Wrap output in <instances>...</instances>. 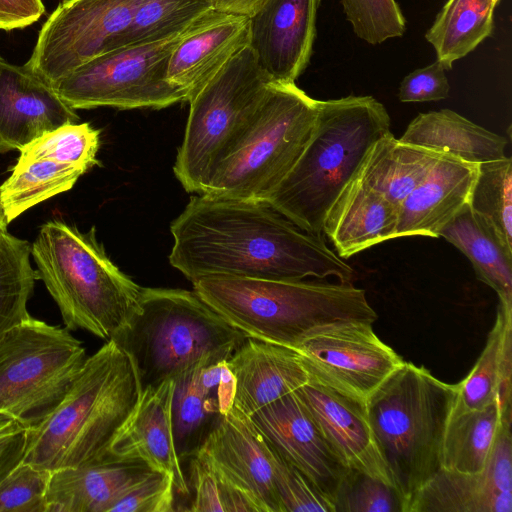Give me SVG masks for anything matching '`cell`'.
<instances>
[{
  "mask_svg": "<svg viewBox=\"0 0 512 512\" xmlns=\"http://www.w3.org/2000/svg\"><path fill=\"white\" fill-rule=\"evenodd\" d=\"M390 125L372 96L318 100L311 138L267 202L302 230L322 234L328 210Z\"/></svg>",
  "mask_w": 512,
  "mask_h": 512,
  "instance_id": "277c9868",
  "label": "cell"
},
{
  "mask_svg": "<svg viewBox=\"0 0 512 512\" xmlns=\"http://www.w3.org/2000/svg\"><path fill=\"white\" fill-rule=\"evenodd\" d=\"M214 9L226 13L246 15L254 14L266 0H210Z\"/></svg>",
  "mask_w": 512,
  "mask_h": 512,
  "instance_id": "c3c4849f",
  "label": "cell"
},
{
  "mask_svg": "<svg viewBox=\"0 0 512 512\" xmlns=\"http://www.w3.org/2000/svg\"><path fill=\"white\" fill-rule=\"evenodd\" d=\"M193 290L248 338L295 349L327 326L378 316L362 288L319 280H265L209 276Z\"/></svg>",
  "mask_w": 512,
  "mask_h": 512,
  "instance_id": "3957f363",
  "label": "cell"
},
{
  "mask_svg": "<svg viewBox=\"0 0 512 512\" xmlns=\"http://www.w3.org/2000/svg\"><path fill=\"white\" fill-rule=\"evenodd\" d=\"M347 20L360 39L379 44L400 37L406 22L395 0H341Z\"/></svg>",
  "mask_w": 512,
  "mask_h": 512,
  "instance_id": "f35d334b",
  "label": "cell"
},
{
  "mask_svg": "<svg viewBox=\"0 0 512 512\" xmlns=\"http://www.w3.org/2000/svg\"><path fill=\"white\" fill-rule=\"evenodd\" d=\"M143 0H66L43 24L26 66L54 85L111 51Z\"/></svg>",
  "mask_w": 512,
  "mask_h": 512,
  "instance_id": "7c38bea8",
  "label": "cell"
},
{
  "mask_svg": "<svg viewBox=\"0 0 512 512\" xmlns=\"http://www.w3.org/2000/svg\"><path fill=\"white\" fill-rule=\"evenodd\" d=\"M201 363L175 378L172 423L175 446L181 462L194 456L223 416L218 404L202 388L198 378Z\"/></svg>",
  "mask_w": 512,
  "mask_h": 512,
  "instance_id": "d6a6232c",
  "label": "cell"
},
{
  "mask_svg": "<svg viewBox=\"0 0 512 512\" xmlns=\"http://www.w3.org/2000/svg\"><path fill=\"white\" fill-rule=\"evenodd\" d=\"M142 391L132 357L114 340L88 356L52 412L27 429L22 461L53 472L100 461Z\"/></svg>",
  "mask_w": 512,
  "mask_h": 512,
  "instance_id": "7a4b0ae2",
  "label": "cell"
},
{
  "mask_svg": "<svg viewBox=\"0 0 512 512\" xmlns=\"http://www.w3.org/2000/svg\"><path fill=\"white\" fill-rule=\"evenodd\" d=\"M175 490L172 474L153 470L118 499L110 512H171Z\"/></svg>",
  "mask_w": 512,
  "mask_h": 512,
  "instance_id": "7bdbcfd3",
  "label": "cell"
},
{
  "mask_svg": "<svg viewBox=\"0 0 512 512\" xmlns=\"http://www.w3.org/2000/svg\"><path fill=\"white\" fill-rule=\"evenodd\" d=\"M87 169L40 159L18 163L0 186V200L8 224L31 207L70 190Z\"/></svg>",
  "mask_w": 512,
  "mask_h": 512,
  "instance_id": "1f68e13d",
  "label": "cell"
},
{
  "mask_svg": "<svg viewBox=\"0 0 512 512\" xmlns=\"http://www.w3.org/2000/svg\"><path fill=\"white\" fill-rule=\"evenodd\" d=\"M399 139L478 165L506 157L505 137L450 109L418 114Z\"/></svg>",
  "mask_w": 512,
  "mask_h": 512,
  "instance_id": "484cf974",
  "label": "cell"
},
{
  "mask_svg": "<svg viewBox=\"0 0 512 512\" xmlns=\"http://www.w3.org/2000/svg\"><path fill=\"white\" fill-rule=\"evenodd\" d=\"M11 421H13L12 418L8 417V416H5V415H0V429L5 427L7 424H9Z\"/></svg>",
  "mask_w": 512,
  "mask_h": 512,
  "instance_id": "f907efd6",
  "label": "cell"
},
{
  "mask_svg": "<svg viewBox=\"0 0 512 512\" xmlns=\"http://www.w3.org/2000/svg\"><path fill=\"white\" fill-rule=\"evenodd\" d=\"M227 364L235 379L234 407L248 416L310 380L295 350L254 338H247Z\"/></svg>",
  "mask_w": 512,
  "mask_h": 512,
  "instance_id": "603a6c76",
  "label": "cell"
},
{
  "mask_svg": "<svg viewBox=\"0 0 512 512\" xmlns=\"http://www.w3.org/2000/svg\"><path fill=\"white\" fill-rule=\"evenodd\" d=\"M247 338L194 290L142 287L136 313L113 340L134 360L144 388L228 360Z\"/></svg>",
  "mask_w": 512,
  "mask_h": 512,
  "instance_id": "8992f818",
  "label": "cell"
},
{
  "mask_svg": "<svg viewBox=\"0 0 512 512\" xmlns=\"http://www.w3.org/2000/svg\"><path fill=\"white\" fill-rule=\"evenodd\" d=\"M500 0H447L425 34L445 70L491 36Z\"/></svg>",
  "mask_w": 512,
  "mask_h": 512,
  "instance_id": "4dcf8cb0",
  "label": "cell"
},
{
  "mask_svg": "<svg viewBox=\"0 0 512 512\" xmlns=\"http://www.w3.org/2000/svg\"><path fill=\"white\" fill-rule=\"evenodd\" d=\"M69 329L31 315L0 339V415L31 429L66 394L86 358Z\"/></svg>",
  "mask_w": 512,
  "mask_h": 512,
  "instance_id": "30bf717a",
  "label": "cell"
},
{
  "mask_svg": "<svg viewBox=\"0 0 512 512\" xmlns=\"http://www.w3.org/2000/svg\"><path fill=\"white\" fill-rule=\"evenodd\" d=\"M31 255L67 329L108 341L127 327L142 287L109 259L94 227L81 232L64 221H48L40 227Z\"/></svg>",
  "mask_w": 512,
  "mask_h": 512,
  "instance_id": "5b68a950",
  "label": "cell"
},
{
  "mask_svg": "<svg viewBox=\"0 0 512 512\" xmlns=\"http://www.w3.org/2000/svg\"><path fill=\"white\" fill-rule=\"evenodd\" d=\"M249 17L212 9L186 31L173 50L168 81L189 101L240 50L249 45Z\"/></svg>",
  "mask_w": 512,
  "mask_h": 512,
  "instance_id": "44dd1931",
  "label": "cell"
},
{
  "mask_svg": "<svg viewBox=\"0 0 512 512\" xmlns=\"http://www.w3.org/2000/svg\"><path fill=\"white\" fill-rule=\"evenodd\" d=\"M198 378L204 391L218 404L222 415L234 407L235 379L227 360L202 365Z\"/></svg>",
  "mask_w": 512,
  "mask_h": 512,
  "instance_id": "f6af8a7d",
  "label": "cell"
},
{
  "mask_svg": "<svg viewBox=\"0 0 512 512\" xmlns=\"http://www.w3.org/2000/svg\"><path fill=\"white\" fill-rule=\"evenodd\" d=\"M8 222L4 213V209L0 200V229H6Z\"/></svg>",
  "mask_w": 512,
  "mask_h": 512,
  "instance_id": "681fc988",
  "label": "cell"
},
{
  "mask_svg": "<svg viewBox=\"0 0 512 512\" xmlns=\"http://www.w3.org/2000/svg\"><path fill=\"white\" fill-rule=\"evenodd\" d=\"M79 122L53 85L0 57V153L21 150L42 134Z\"/></svg>",
  "mask_w": 512,
  "mask_h": 512,
  "instance_id": "ac0fdd59",
  "label": "cell"
},
{
  "mask_svg": "<svg viewBox=\"0 0 512 512\" xmlns=\"http://www.w3.org/2000/svg\"><path fill=\"white\" fill-rule=\"evenodd\" d=\"M151 471L141 460L109 454L97 462L53 471L46 493L47 512H110Z\"/></svg>",
  "mask_w": 512,
  "mask_h": 512,
  "instance_id": "cb8c5ba5",
  "label": "cell"
},
{
  "mask_svg": "<svg viewBox=\"0 0 512 512\" xmlns=\"http://www.w3.org/2000/svg\"><path fill=\"white\" fill-rule=\"evenodd\" d=\"M275 452V484L282 512H335L329 497Z\"/></svg>",
  "mask_w": 512,
  "mask_h": 512,
  "instance_id": "b9f144b4",
  "label": "cell"
},
{
  "mask_svg": "<svg viewBox=\"0 0 512 512\" xmlns=\"http://www.w3.org/2000/svg\"><path fill=\"white\" fill-rule=\"evenodd\" d=\"M271 82L248 45L189 99L173 167L187 192H205L215 170L248 131Z\"/></svg>",
  "mask_w": 512,
  "mask_h": 512,
  "instance_id": "9c48e42d",
  "label": "cell"
},
{
  "mask_svg": "<svg viewBox=\"0 0 512 512\" xmlns=\"http://www.w3.org/2000/svg\"><path fill=\"white\" fill-rule=\"evenodd\" d=\"M212 9L210 0H143L112 50L177 35Z\"/></svg>",
  "mask_w": 512,
  "mask_h": 512,
  "instance_id": "e575fe53",
  "label": "cell"
},
{
  "mask_svg": "<svg viewBox=\"0 0 512 512\" xmlns=\"http://www.w3.org/2000/svg\"><path fill=\"white\" fill-rule=\"evenodd\" d=\"M450 85L445 68L437 60L406 75L399 86L401 102H429L446 99Z\"/></svg>",
  "mask_w": 512,
  "mask_h": 512,
  "instance_id": "ee69618b",
  "label": "cell"
},
{
  "mask_svg": "<svg viewBox=\"0 0 512 512\" xmlns=\"http://www.w3.org/2000/svg\"><path fill=\"white\" fill-rule=\"evenodd\" d=\"M335 512H405L398 491L365 473L350 470L334 499Z\"/></svg>",
  "mask_w": 512,
  "mask_h": 512,
  "instance_id": "ab89813d",
  "label": "cell"
},
{
  "mask_svg": "<svg viewBox=\"0 0 512 512\" xmlns=\"http://www.w3.org/2000/svg\"><path fill=\"white\" fill-rule=\"evenodd\" d=\"M454 397L455 384L405 361L365 402L405 512L411 497L441 468V444Z\"/></svg>",
  "mask_w": 512,
  "mask_h": 512,
  "instance_id": "52a82bcc",
  "label": "cell"
},
{
  "mask_svg": "<svg viewBox=\"0 0 512 512\" xmlns=\"http://www.w3.org/2000/svg\"><path fill=\"white\" fill-rule=\"evenodd\" d=\"M320 0H266L249 17V46L275 82L295 83L309 64Z\"/></svg>",
  "mask_w": 512,
  "mask_h": 512,
  "instance_id": "e0dca14e",
  "label": "cell"
},
{
  "mask_svg": "<svg viewBox=\"0 0 512 512\" xmlns=\"http://www.w3.org/2000/svg\"><path fill=\"white\" fill-rule=\"evenodd\" d=\"M193 512H258L251 499L199 454L189 458L187 480Z\"/></svg>",
  "mask_w": 512,
  "mask_h": 512,
  "instance_id": "74e56055",
  "label": "cell"
},
{
  "mask_svg": "<svg viewBox=\"0 0 512 512\" xmlns=\"http://www.w3.org/2000/svg\"><path fill=\"white\" fill-rule=\"evenodd\" d=\"M27 429L13 420L0 429V481L24 456Z\"/></svg>",
  "mask_w": 512,
  "mask_h": 512,
  "instance_id": "bcb514c9",
  "label": "cell"
},
{
  "mask_svg": "<svg viewBox=\"0 0 512 512\" xmlns=\"http://www.w3.org/2000/svg\"><path fill=\"white\" fill-rule=\"evenodd\" d=\"M51 472L21 461L0 481V512H47Z\"/></svg>",
  "mask_w": 512,
  "mask_h": 512,
  "instance_id": "60d3db41",
  "label": "cell"
},
{
  "mask_svg": "<svg viewBox=\"0 0 512 512\" xmlns=\"http://www.w3.org/2000/svg\"><path fill=\"white\" fill-rule=\"evenodd\" d=\"M170 231V264L191 282L229 276L353 283L356 276L322 234L302 230L266 201L197 194Z\"/></svg>",
  "mask_w": 512,
  "mask_h": 512,
  "instance_id": "6da1fadb",
  "label": "cell"
},
{
  "mask_svg": "<svg viewBox=\"0 0 512 512\" xmlns=\"http://www.w3.org/2000/svg\"><path fill=\"white\" fill-rule=\"evenodd\" d=\"M471 262L477 278L498 295L499 303L512 306V254L466 204L440 231Z\"/></svg>",
  "mask_w": 512,
  "mask_h": 512,
  "instance_id": "f546056e",
  "label": "cell"
},
{
  "mask_svg": "<svg viewBox=\"0 0 512 512\" xmlns=\"http://www.w3.org/2000/svg\"><path fill=\"white\" fill-rule=\"evenodd\" d=\"M196 454L246 494L258 512H282L275 484V449L248 415L233 407Z\"/></svg>",
  "mask_w": 512,
  "mask_h": 512,
  "instance_id": "5bb4252c",
  "label": "cell"
},
{
  "mask_svg": "<svg viewBox=\"0 0 512 512\" xmlns=\"http://www.w3.org/2000/svg\"><path fill=\"white\" fill-rule=\"evenodd\" d=\"M249 417L271 446L334 504L351 469L339 459L297 394L292 392Z\"/></svg>",
  "mask_w": 512,
  "mask_h": 512,
  "instance_id": "9a60e30c",
  "label": "cell"
},
{
  "mask_svg": "<svg viewBox=\"0 0 512 512\" xmlns=\"http://www.w3.org/2000/svg\"><path fill=\"white\" fill-rule=\"evenodd\" d=\"M317 113L318 100L295 83L272 81L248 131L202 194L267 202L304 151Z\"/></svg>",
  "mask_w": 512,
  "mask_h": 512,
  "instance_id": "ba28073f",
  "label": "cell"
},
{
  "mask_svg": "<svg viewBox=\"0 0 512 512\" xmlns=\"http://www.w3.org/2000/svg\"><path fill=\"white\" fill-rule=\"evenodd\" d=\"M512 415L501 424L488 462L479 473L440 468L409 500L406 512H511Z\"/></svg>",
  "mask_w": 512,
  "mask_h": 512,
  "instance_id": "2e32d148",
  "label": "cell"
},
{
  "mask_svg": "<svg viewBox=\"0 0 512 512\" xmlns=\"http://www.w3.org/2000/svg\"><path fill=\"white\" fill-rule=\"evenodd\" d=\"M295 393L346 467L395 488L376 443L365 403L313 380H309Z\"/></svg>",
  "mask_w": 512,
  "mask_h": 512,
  "instance_id": "ffe728a7",
  "label": "cell"
},
{
  "mask_svg": "<svg viewBox=\"0 0 512 512\" xmlns=\"http://www.w3.org/2000/svg\"><path fill=\"white\" fill-rule=\"evenodd\" d=\"M174 389V379L142 388L108 454L119 459H138L154 471L172 474L176 491L187 496V478L176 450L172 423Z\"/></svg>",
  "mask_w": 512,
  "mask_h": 512,
  "instance_id": "d6986e66",
  "label": "cell"
},
{
  "mask_svg": "<svg viewBox=\"0 0 512 512\" xmlns=\"http://www.w3.org/2000/svg\"><path fill=\"white\" fill-rule=\"evenodd\" d=\"M372 323L348 321L320 329L295 349L310 380L365 403L405 362L374 332Z\"/></svg>",
  "mask_w": 512,
  "mask_h": 512,
  "instance_id": "4fadbf2b",
  "label": "cell"
},
{
  "mask_svg": "<svg viewBox=\"0 0 512 512\" xmlns=\"http://www.w3.org/2000/svg\"><path fill=\"white\" fill-rule=\"evenodd\" d=\"M398 207L356 175L328 210L324 233L342 259L395 238Z\"/></svg>",
  "mask_w": 512,
  "mask_h": 512,
  "instance_id": "d4e9b609",
  "label": "cell"
},
{
  "mask_svg": "<svg viewBox=\"0 0 512 512\" xmlns=\"http://www.w3.org/2000/svg\"><path fill=\"white\" fill-rule=\"evenodd\" d=\"M478 164L442 154L428 175L398 206L395 238H438L468 204Z\"/></svg>",
  "mask_w": 512,
  "mask_h": 512,
  "instance_id": "7402d4cb",
  "label": "cell"
},
{
  "mask_svg": "<svg viewBox=\"0 0 512 512\" xmlns=\"http://www.w3.org/2000/svg\"><path fill=\"white\" fill-rule=\"evenodd\" d=\"M508 415H512V406L499 402L472 410L451 407L441 444V468L461 473L483 471Z\"/></svg>",
  "mask_w": 512,
  "mask_h": 512,
  "instance_id": "f1b7e54d",
  "label": "cell"
},
{
  "mask_svg": "<svg viewBox=\"0 0 512 512\" xmlns=\"http://www.w3.org/2000/svg\"><path fill=\"white\" fill-rule=\"evenodd\" d=\"M512 306L499 303L486 344L476 363L455 384L452 407L458 410L481 409L499 402L512 406Z\"/></svg>",
  "mask_w": 512,
  "mask_h": 512,
  "instance_id": "4316f807",
  "label": "cell"
},
{
  "mask_svg": "<svg viewBox=\"0 0 512 512\" xmlns=\"http://www.w3.org/2000/svg\"><path fill=\"white\" fill-rule=\"evenodd\" d=\"M30 256L28 241L0 229V339L30 316L27 303L38 279Z\"/></svg>",
  "mask_w": 512,
  "mask_h": 512,
  "instance_id": "836d02e7",
  "label": "cell"
},
{
  "mask_svg": "<svg viewBox=\"0 0 512 512\" xmlns=\"http://www.w3.org/2000/svg\"><path fill=\"white\" fill-rule=\"evenodd\" d=\"M441 153L387 133L369 150L356 176L397 207L428 175Z\"/></svg>",
  "mask_w": 512,
  "mask_h": 512,
  "instance_id": "83f0119b",
  "label": "cell"
},
{
  "mask_svg": "<svg viewBox=\"0 0 512 512\" xmlns=\"http://www.w3.org/2000/svg\"><path fill=\"white\" fill-rule=\"evenodd\" d=\"M471 210L490 228L512 254V159L478 165L468 202Z\"/></svg>",
  "mask_w": 512,
  "mask_h": 512,
  "instance_id": "d590c367",
  "label": "cell"
},
{
  "mask_svg": "<svg viewBox=\"0 0 512 512\" xmlns=\"http://www.w3.org/2000/svg\"><path fill=\"white\" fill-rule=\"evenodd\" d=\"M100 132L89 123H68L48 131L20 150L18 163L49 159L85 167L98 163Z\"/></svg>",
  "mask_w": 512,
  "mask_h": 512,
  "instance_id": "8d00e7d4",
  "label": "cell"
},
{
  "mask_svg": "<svg viewBox=\"0 0 512 512\" xmlns=\"http://www.w3.org/2000/svg\"><path fill=\"white\" fill-rule=\"evenodd\" d=\"M41 0H0V29L24 28L44 13Z\"/></svg>",
  "mask_w": 512,
  "mask_h": 512,
  "instance_id": "7dc6e473",
  "label": "cell"
},
{
  "mask_svg": "<svg viewBox=\"0 0 512 512\" xmlns=\"http://www.w3.org/2000/svg\"><path fill=\"white\" fill-rule=\"evenodd\" d=\"M187 29L161 41L121 47L98 55L53 87L74 110L101 106L161 109L186 101L185 93L168 81L167 67Z\"/></svg>",
  "mask_w": 512,
  "mask_h": 512,
  "instance_id": "8fae6325",
  "label": "cell"
}]
</instances>
